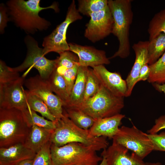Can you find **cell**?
Returning a JSON list of instances; mask_svg holds the SVG:
<instances>
[{
    "label": "cell",
    "mask_w": 165,
    "mask_h": 165,
    "mask_svg": "<svg viewBox=\"0 0 165 165\" xmlns=\"http://www.w3.org/2000/svg\"><path fill=\"white\" fill-rule=\"evenodd\" d=\"M40 0H10L7 2V8L9 19L17 27L28 34H33L39 31L47 29L50 22L39 15L43 10L53 9L58 11L57 4L53 3L46 7L40 6Z\"/></svg>",
    "instance_id": "cell-1"
},
{
    "label": "cell",
    "mask_w": 165,
    "mask_h": 165,
    "mask_svg": "<svg viewBox=\"0 0 165 165\" xmlns=\"http://www.w3.org/2000/svg\"><path fill=\"white\" fill-rule=\"evenodd\" d=\"M55 123L56 127L52 133L50 141L56 146L79 143L90 147L97 151L108 146L106 138L91 135L89 130L83 129L76 126L64 112L63 116Z\"/></svg>",
    "instance_id": "cell-2"
},
{
    "label": "cell",
    "mask_w": 165,
    "mask_h": 165,
    "mask_svg": "<svg viewBox=\"0 0 165 165\" xmlns=\"http://www.w3.org/2000/svg\"><path fill=\"white\" fill-rule=\"evenodd\" d=\"M131 0H109L108 6L114 20L112 34L119 41L117 50L109 59L125 58L130 53V28L133 19Z\"/></svg>",
    "instance_id": "cell-3"
},
{
    "label": "cell",
    "mask_w": 165,
    "mask_h": 165,
    "mask_svg": "<svg viewBox=\"0 0 165 165\" xmlns=\"http://www.w3.org/2000/svg\"><path fill=\"white\" fill-rule=\"evenodd\" d=\"M30 129L22 111L0 108V148L24 144Z\"/></svg>",
    "instance_id": "cell-4"
},
{
    "label": "cell",
    "mask_w": 165,
    "mask_h": 165,
    "mask_svg": "<svg viewBox=\"0 0 165 165\" xmlns=\"http://www.w3.org/2000/svg\"><path fill=\"white\" fill-rule=\"evenodd\" d=\"M50 151L53 165H99L103 159L92 148L79 143L60 147L51 144Z\"/></svg>",
    "instance_id": "cell-5"
},
{
    "label": "cell",
    "mask_w": 165,
    "mask_h": 165,
    "mask_svg": "<svg viewBox=\"0 0 165 165\" xmlns=\"http://www.w3.org/2000/svg\"><path fill=\"white\" fill-rule=\"evenodd\" d=\"M124 106L123 97L115 96L101 85L96 95L73 108L96 120L120 114Z\"/></svg>",
    "instance_id": "cell-6"
},
{
    "label": "cell",
    "mask_w": 165,
    "mask_h": 165,
    "mask_svg": "<svg viewBox=\"0 0 165 165\" xmlns=\"http://www.w3.org/2000/svg\"><path fill=\"white\" fill-rule=\"evenodd\" d=\"M24 42L27 49L26 58L19 66L12 68V70L19 72L28 68L30 70L35 68L42 78L47 79L55 69L56 59L51 60L46 58L43 48L39 47L37 41L30 35L25 37Z\"/></svg>",
    "instance_id": "cell-7"
},
{
    "label": "cell",
    "mask_w": 165,
    "mask_h": 165,
    "mask_svg": "<svg viewBox=\"0 0 165 165\" xmlns=\"http://www.w3.org/2000/svg\"><path fill=\"white\" fill-rule=\"evenodd\" d=\"M82 18L76 8L75 1L72 0L68 8L65 20L44 38L42 45L44 55L52 52L60 54L69 51L66 37L68 28L71 23Z\"/></svg>",
    "instance_id": "cell-8"
},
{
    "label": "cell",
    "mask_w": 165,
    "mask_h": 165,
    "mask_svg": "<svg viewBox=\"0 0 165 165\" xmlns=\"http://www.w3.org/2000/svg\"><path fill=\"white\" fill-rule=\"evenodd\" d=\"M112 139L132 151L142 160L154 150L148 134L134 125L130 127L123 126L119 128Z\"/></svg>",
    "instance_id": "cell-9"
},
{
    "label": "cell",
    "mask_w": 165,
    "mask_h": 165,
    "mask_svg": "<svg viewBox=\"0 0 165 165\" xmlns=\"http://www.w3.org/2000/svg\"><path fill=\"white\" fill-rule=\"evenodd\" d=\"M24 84L28 91L44 102L56 120L63 116V102L53 93L47 79L37 75L25 80Z\"/></svg>",
    "instance_id": "cell-10"
},
{
    "label": "cell",
    "mask_w": 165,
    "mask_h": 165,
    "mask_svg": "<svg viewBox=\"0 0 165 165\" xmlns=\"http://www.w3.org/2000/svg\"><path fill=\"white\" fill-rule=\"evenodd\" d=\"M90 19L86 25L84 36L94 43L112 33L114 20L108 6L99 12L90 14Z\"/></svg>",
    "instance_id": "cell-11"
},
{
    "label": "cell",
    "mask_w": 165,
    "mask_h": 165,
    "mask_svg": "<svg viewBox=\"0 0 165 165\" xmlns=\"http://www.w3.org/2000/svg\"><path fill=\"white\" fill-rule=\"evenodd\" d=\"M24 77H20L10 83L0 85V108H15L23 111L28 105L23 87Z\"/></svg>",
    "instance_id": "cell-12"
},
{
    "label": "cell",
    "mask_w": 165,
    "mask_h": 165,
    "mask_svg": "<svg viewBox=\"0 0 165 165\" xmlns=\"http://www.w3.org/2000/svg\"><path fill=\"white\" fill-rule=\"evenodd\" d=\"M69 51L76 54L79 59L80 66L92 68L110 63L105 52L92 46H82L73 43H68Z\"/></svg>",
    "instance_id": "cell-13"
},
{
    "label": "cell",
    "mask_w": 165,
    "mask_h": 165,
    "mask_svg": "<svg viewBox=\"0 0 165 165\" xmlns=\"http://www.w3.org/2000/svg\"><path fill=\"white\" fill-rule=\"evenodd\" d=\"M128 151L112 141L111 145L103 150L101 156L106 159L107 165H144L142 160L133 152L130 154Z\"/></svg>",
    "instance_id": "cell-14"
},
{
    "label": "cell",
    "mask_w": 165,
    "mask_h": 165,
    "mask_svg": "<svg viewBox=\"0 0 165 165\" xmlns=\"http://www.w3.org/2000/svg\"><path fill=\"white\" fill-rule=\"evenodd\" d=\"M93 69L104 87L115 96L126 97L127 91L126 82L119 73L109 71L104 65L95 67Z\"/></svg>",
    "instance_id": "cell-15"
},
{
    "label": "cell",
    "mask_w": 165,
    "mask_h": 165,
    "mask_svg": "<svg viewBox=\"0 0 165 165\" xmlns=\"http://www.w3.org/2000/svg\"><path fill=\"white\" fill-rule=\"evenodd\" d=\"M148 41H139L134 44L132 48L135 54V59L130 73L126 80L127 91L126 97L130 96L135 84L138 82L140 71L142 66L148 64Z\"/></svg>",
    "instance_id": "cell-16"
},
{
    "label": "cell",
    "mask_w": 165,
    "mask_h": 165,
    "mask_svg": "<svg viewBox=\"0 0 165 165\" xmlns=\"http://www.w3.org/2000/svg\"><path fill=\"white\" fill-rule=\"evenodd\" d=\"M124 115L119 114L110 117L95 120L89 129L90 134L95 137H103L112 138L118 133Z\"/></svg>",
    "instance_id": "cell-17"
},
{
    "label": "cell",
    "mask_w": 165,
    "mask_h": 165,
    "mask_svg": "<svg viewBox=\"0 0 165 165\" xmlns=\"http://www.w3.org/2000/svg\"><path fill=\"white\" fill-rule=\"evenodd\" d=\"M36 154L23 143L0 148V165H18L24 160L34 159Z\"/></svg>",
    "instance_id": "cell-18"
},
{
    "label": "cell",
    "mask_w": 165,
    "mask_h": 165,
    "mask_svg": "<svg viewBox=\"0 0 165 165\" xmlns=\"http://www.w3.org/2000/svg\"><path fill=\"white\" fill-rule=\"evenodd\" d=\"M89 67L79 66L68 104L63 108H75L83 101Z\"/></svg>",
    "instance_id": "cell-19"
},
{
    "label": "cell",
    "mask_w": 165,
    "mask_h": 165,
    "mask_svg": "<svg viewBox=\"0 0 165 165\" xmlns=\"http://www.w3.org/2000/svg\"><path fill=\"white\" fill-rule=\"evenodd\" d=\"M53 131L33 125L30 128L24 144L36 154L50 141Z\"/></svg>",
    "instance_id": "cell-20"
},
{
    "label": "cell",
    "mask_w": 165,
    "mask_h": 165,
    "mask_svg": "<svg viewBox=\"0 0 165 165\" xmlns=\"http://www.w3.org/2000/svg\"><path fill=\"white\" fill-rule=\"evenodd\" d=\"M47 80L52 91L62 101L63 107L66 106L69 102V95L63 76L54 70Z\"/></svg>",
    "instance_id": "cell-21"
},
{
    "label": "cell",
    "mask_w": 165,
    "mask_h": 165,
    "mask_svg": "<svg viewBox=\"0 0 165 165\" xmlns=\"http://www.w3.org/2000/svg\"><path fill=\"white\" fill-rule=\"evenodd\" d=\"M165 52V34L161 33L149 41L148 47V64L155 63Z\"/></svg>",
    "instance_id": "cell-22"
},
{
    "label": "cell",
    "mask_w": 165,
    "mask_h": 165,
    "mask_svg": "<svg viewBox=\"0 0 165 165\" xmlns=\"http://www.w3.org/2000/svg\"><path fill=\"white\" fill-rule=\"evenodd\" d=\"M63 112L73 123L78 127L89 130L95 120L80 110L75 108H63Z\"/></svg>",
    "instance_id": "cell-23"
},
{
    "label": "cell",
    "mask_w": 165,
    "mask_h": 165,
    "mask_svg": "<svg viewBox=\"0 0 165 165\" xmlns=\"http://www.w3.org/2000/svg\"><path fill=\"white\" fill-rule=\"evenodd\" d=\"M28 106L33 111L40 113L46 119L55 122L57 120L51 112L49 109L39 97L30 92L25 90Z\"/></svg>",
    "instance_id": "cell-24"
},
{
    "label": "cell",
    "mask_w": 165,
    "mask_h": 165,
    "mask_svg": "<svg viewBox=\"0 0 165 165\" xmlns=\"http://www.w3.org/2000/svg\"><path fill=\"white\" fill-rule=\"evenodd\" d=\"M22 112L24 119L29 128L35 125L52 130L55 128V122L45 119L43 117L38 115L28 106V108Z\"/></svg>",
    "instance_id": "cell-25"
},
{
    "label": "cell",
    "mask_w": 165,
    "mask_h": 165,
    "mask_svg": "<svg viewBox=\"0 0 165 165\" xmlns=\"http://www.w3.org/2000/svg\"><path fill=\"white\" fill-rule=\"evenodd\" d=\"M57 59L55 70L59 74L63 75L66 71L72 68L79 63L77 56L70 51H67L59 54Z\"/></svg>",
    "instance_id": "cell-26"
},
{
    "label": "cell",
    "mask_w": 165,
    "mask_h": 165,
    "mask_svg": "<svg viewBox=\"0 0 165 165\" xmlns=\"http://www.w3.org/2000/svg\"><path fill=\"white\" fill-rule=\"evenodd\" d=\"M77 9L79 13L89 16L91 13L103 10L108 6L107 0H79Z\"/></svg>",
    "instance_id": "cell-27"
},
{
    "label": "cell",
    "mask_w": 165,
    "mask_h": 165,
    "mask_svg": "<svg viewBox=\"0 0 165 165\" xmlns=\"http://www.w3.org/2000/svg\"><path fill=\"white\" fill-rule=\"evenodd\" d=\"M150 73L148 81L152 83L165 82V52L154 63L149 65Z\"/></svg>",
    "instance_id": "cell-28"
},
{
    "label": "cell",
    "mask_w": 165,
    "mask_h": 165,
    "mask_svg": "<svg viewBox=\"0 0 165 165\" xmlns=\"http://www.w3.org/2000/svg\"><path fill=\"white\" fill-rule=\"evenodd\" d=\"M150 41L159 34H165V8L156 13L149 22L148 29Z\"/></svg>",
    "instance_id": "cell-29"
},
{
    "label": "cell",
    "mask_w": 165,
    "mask_h": 165,
    "mask_svg": "<svg viewBox=\"0 0 165 165\" xmlns=\"http://www.w3.org/2000/svg\"><path fill=\"white\" fill-rule=\"evenodd\" d=\"M101 86L93 69L89 68L83 102L96 95L99 91Z\"/></svg>",
    "instance_id": "cell-30"
},
{
    "label": "cell",
    "mask_w": 165,
    "mask_h": 165,
    "mask_svg": "<svg viewBox=\"0 0 165 165\" xmlns=\"http://www.w3.org/2000/svg\"><path fill=\"white\" fill-rule=\"evenodd\" d=\"M51 145L50 141L36 153L32 165H53L51 154Z\"/></svg>",
    "instance_id": "cell-31"
},
{
    "label": "cell",
    "mask_w": 165,
    "mask_h": 165,
    "mask_svg": "<svg viewBox=\"0 0 165 165\" xmlns=\"http://www.w3.org/2000/svg\"><path fill=\"white\" fill-rule=\"evenodd\" d=\"M19 72L13 70L2 60L0 61V85L8 83L19 78Z\"/></svg>",
    "instance_id": "cell-32"
},
{
    "label": "cell",
    "mask_w": 165,
    "mask_h": 165,
    "mask_svg": "<svg viewBox=\"0 0 165 165\" xmlns=\"http://www.w3.org/2000/svg\"><path fill=\"white\" fill-rule=\"evenodd\" d=\"M79 66V63L78 64L73 68L67 70L62 75L69 96L75 82L78 68Z\"/></svg>",
    "instance_id": "cell-33"
},
{
    "label": "cell",
    "mask_w": 165,
    "mask_h": 165,
    "mask_svg": "<svg viewBox=\"0 0 165 165\" xmlns=\"http://www.w3.org/2000/svg\"><path fill=\"white\" fill-rule=\"evenodd\" d=\"M152 144L153 150L165 151V132L160 134H147Z\"/></svg>",
    "instance_id": "cell-34"
},
{
    "label": "cell",
    "mask_w": 165,
    "mask_h": 165,
    "mask_svg": "<svg viewBox=\"0 0 165 165\" xmlns=\"http://www.w3.org/2000/svg\"><path fill=\"white\" fill-rule=\"evenodd\" d=\"M7 7L4 4L0 5V33H4L5 29L9 20Z\"/></svg>",
    "instance_id": "cell-35"
},
{
    "label": "cell",
    "mask_w": 165,
    "mask_h": 165,
    "mask_svg": "<svg viewBox=\"0 0 165 165\" xmlns=\"http://www.w3.org/2000/svg\"><path fill=\"white\" fill-rule=\"evenodd\" d=\"M165 129V115L161 116L156 119L155 124L147 131L148 134H154L160 130Z\"/></svg>",
    "instance_id": "cell-36"
},
{
    "label": "cell",
    "mask_w": 165,
    "mask_h": 165,
    "mask_svg": "<svg viewBox=\"0 0 165 165\" xmlns=\"http://www.w3.org/2000/svg\"><path fill=\"white\" fill-rule=\"evenodd\" d=\"M150 73V69L148 64L144 65L140 71L138 82L148 80Z\"/></svg>",
    "instance_id": "cell-37"
},
{
    "label": "cell",
    "mask_w": 165,
    "mask_h": 165,
    "mask_svg": "<svg viewBox=\"0 0 165 165\" xmlns=\"http://www.w3.org/2000/svg\"><path fill=\"white\" fill-rule=\"evenodd\" d=\"M154 87L158 91L163 92L165 94V82L163 84L152 83Z\"/></svg>",
    "instance_id": "cell-38"
},
{
    "label": "cell",
    "mask_w": 165,
    "mask_h": 165,
    "mask_svg": "<svg viewBox=\"0 0 165 165\" xmlns=\"http://www.w3.org/2000/svg\"><path fill=\"white\" fill-rule=\"evenodd\" d=\"M34 159H27L22 161L18 165H32Z\"/></svg>",
    "instance_id": "cell-39"
},
{
    "label": "cell",
    "mask_w": 165,
    "mask_h": 165,
    "mask_svg": "<svg viewBox=\"0 0 165 165\" xmlns=\"http://www.w3.org/2000/svg\"><path fill=\"white\" fill-rule=\"evenodd\" d=\"M144 165H163L160 162L151 163L146 162L145 163Z\"/></svg>",
    "instance_id": "cell-40"
},
{
    "label": "cell",
    "mask_w": 165,
    "mask_h": 165,
    "mask_svg": "<svg viewBox=\"0 0 165 165\" xmlns=\"http://www.w3.org/2000/svg\"><path fill=\"white\" fill-rule=\"evenodd\" d=\"M103 159L101 161L99 165H107L106 160V159L104 158H102Z\"/></svg>",
    "instance_id": "cell-41"
}]
</instances>
